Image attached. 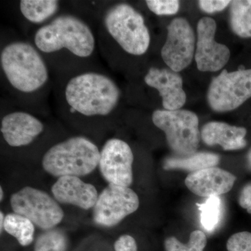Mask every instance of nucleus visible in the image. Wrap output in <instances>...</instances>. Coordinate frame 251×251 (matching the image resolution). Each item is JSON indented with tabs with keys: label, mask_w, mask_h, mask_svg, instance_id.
<instances>
[{
	"label": "nucleus",
	"mask_w": 251,
	"mask_h": 251,
	"mask_svg": "<svg viewBox=\"0 0 251 251\" xmlns=\"http://www.w3.org/2000/svg\"><path fill=\"white\" fill-rule=\"evenodd\" d=\"M133 151L126 142L110 138L100 150L99 169L109 184L129 187L133 182Z\"/></svg>",
	"instance_id": "f8f14e48"
},
{
	"label": "nucleus",
	"mask_w": 251,
	"mask_h": 251,
	"mask_svg": "<svg viewBox=\"0 0 251 251\" xmlns=\"http://www.w3.org/2000/svg\"><path fill=\"white\" fill-rule=\"evenodd\" d=\"M155 126L166 134L170 148L177 156L197 152L201 133L199 120L194 112L186 110H156L151 114Z\"/></svg>",
	"instance_id": "423d86ee"
},
{
	"label": "nucleus",
	"mask_w": 251,
	"mask_h": 251,
	"mask_svg": "<svg viewBox=\"0 0 251 251\" xmlns=\"http://www.w3.org/2000/svg\"><path fill=\"white\" fill-rule=\"evenodd\" d=\"M228 251H251V233L238 232L231 236L227 242Z\"/></svg>",
	"instance_id": "bb28decb"
},
{
	"label": "nucleus",
	"mask_w": 251,
	"mask_h": 251,
	"mask_svg": "<svg viewBox=\"0 0 251 251\" xmlns=\"http://www.w3.org/2000/svg\"><path fill=\"white\" fill-rule=\"evenodd\" d=\"M99 52L112 69L121 65L122 56L140 57L151 44L150 29L141 13L126 2L109 3L99 21Z\"/></svg>",
	"instance_id": "20e7f679"
},
{
	"label": "nucleus",
	"mask_w": 251,
	"mask_h": 251,
	"mask_svg": "<svg viewBox=\"0 0 251 251\" xmlns=\"http://www.w3.org/2000/svg\"><path fill=\"white\" fill-rule=\"evenodd\" d=\"M216 23L213 18H201L198 23V41L195 59L198 70L214 72L228 62L230 51L227 46L215 41Z\"/></svg>",
	"instance_id": "ddd939ff"
},
{
	"label": "nucleus",
	"mask_w": 251,
	"mask_h": 251,
	"mask_svg": "<svg viewBox=\"0 0 251 251\" xmlns=\"http://www.w3.org/2000/svg\"><path fill=\"white\" fill-rule=\"evenodd\" d=\"M168 34L161 55L171 70L181 72L192 62L196 49V35L185 18H175L167 28Z\"/></svg>",
	"instance_id": "9b49d317"
},
{
	"label": "nucleus",
	"mask_w": 251,
	"mask_h": 251,
	"mask_svg": "<svg viewBox=\"0 0 251 251\" xmlns=\"http://www.w3.org/2000/svg\"><path fill=\"white\" fill-rule=\"evenodd\" d=\"M247 130L244 127L231 126L224 122H211L201 130V138L209 146L219 145L225 150H237L245 148Z\"/></svg>",
	"instance_id": "f3484780"
},
{
	"label": "nucleus",
	"mask_w": 251,
	"mask_h": 251,
	"mask_svg": "<svg viewBox=\"0 0 251 251\" xmlns=\"http://www.w3.org/2000/svg\"><path fill=\"white\" fill-rule=\"evenodd\" d=\"M100 150L87 137L75 135L58 142L46 150L42 157L44 171L57 177L82 176L99 166Z\"/></svg>",
	"instance_id": "39448f33"
},
{
	"label": "nucleus",
	"mask_w": 251,
	"mask_h": 251,
	"mask_svg": "<svg viewBox=\"0 0 251 251\" xmlns=\"http://www.w3.org/2000/svg\"><path fill=\"white\" fill-rule=\"evenodd\" d=\"M110 2V1H74V3H72V1L71 4L75 10L74 12L80 15L82 17H83L84 15L92 16L99 23L104 10Z\"/></svg>",
	"instance_id": "393cba45"
},
{
	"label": "nucleus",
	"mask_w": 251,
	"mask_h": 251,
	"mask_svg": "<svg viewBox=\"0 0 251 251\" xmlns=\"http://www.w3.org/2000/svg\"><path fill=\"white\" fill-rule=\"evenodd\" d=\"M248 159V164H249V167L251 169V150H249V153H248L247 156Z\"/></svg>",
	"instance_id": "2f4dec72"
},
{
	"label": "nucleus",
	"mask_w": 251,
	"mask_h": 251,
	"mask_svg": "<svg viewBox=\"0 0 251 251\" xmlns=\"http://www.w3.org/2000/svg\"><path fill=\"white\" fill-rule=\"evenodd\" d=\"M62 4L58 0H21L18 9L21 19L34 30L60 14Z\"/></svg>",
	"instance_id": "a211bd4d"
},
{
	"label": "nucleus",
	"mask_w": 251,
	"mask_h": 251,
	"mask_svg": "<svg viewBox=\"0 0 251 251\" xmlns=\"http://www.w3.org/2000/svg\"><path fill=\"white\" fill-rule=\"evenodd\" d=\"M67 246L65 234L59 229H51L39 236L34 251H65Z\"/></svg>",
	"instance_id": "5701e85b"
},
{
	"label": "nucleus",
	"mask_w": 251,
	"mask_h": 251,
	"mask_svg": "<svg viewBox=\"0 0 251 251\" xmlns=\"http://www.w3.org/2000/svg\"><path fill=\"white\" fill-rule=\"evenodd\" d=\"M4 214L1 211V213H0V229H1V232H2V229H4Z\"/></svg>",
	"instance_id": "7c9ffc66"
},
{
	"label": "nucleus",
	"mask_w": 251,
	"mask_h": 251,
	"mask_svg": "<svg viewBox=\"0 0 251 251\" xmlns=\"http://www.w3.org/2000/svg\"><path fill=\"white\" fill-rule=\"evenodd\" d=\"M139 198L128 187L109 184L94 206L93 219L103 227L116 226L139 207Z\"/></svg>",
	"instance_id": "9d476101"
},
{
	"label": "nucleus",
	"mask_w": 251,
	"mask_h": 251,
	"mask_svg": "<svg viewBox=\"0 0 251 251\" xmlns=\"http://www.w3.org/2000/svg\"><path fill=\"white\" fill-rule=\"evenodd\" d=\"M1 85L6 100L31 111L46 110L54 80L49 64L29 39L19 36L1 39Z\"/></svg>",
	"instance_id": "f03ea898"
},
{
	"label": "nucleus",
	"mask_w": 251,
	"mask_h": 251,
	"mask_svg": "<svg viewBox=\"0 0 251 251\" xmlns=\"http://www.w3.org/2000/svg\"><path fill=\"white\" fill-rule=\"evenodd\" d=\"M232 1L227 0H201L198 2L200 8L204 12L207 14H213V13L219 12L224 11Z\"/></svg>",
	"instance_id": "cd10ccee"
},
{
	"label": "nucleus",
	"mask_w": 251,
	"mask_h": 251,
	"mask_svg": "<svg viewBox=\"0 0 251 251\" xmlns=\"http://www.w3.org/2000/svg\"><path fill=\"white\" fill-rule=\"evenodd\" d=\"M28 39L42 54L54 76L99 67L97 34L76 13L62 11L32 31Z\"/></svg>",
	"instance_id": "f257e3e1"
},
{
	"label": "nucleus",
	"mask_w": 251,
	"mask_h": 251,
	"mask_svg": "<svg viewBox=\"0 0 251 251\" xmlns=\"http://www.w3.org/2000/svg\"><path fill=\"white\" fill-rule=\"evenodd\" d=\"M0 130L4 143L11 148L29 146L44 133L46 125L35 112L20 108L4 99L1 103Z\"/></svg>",
	"instance_id": "0eeeda50"
},
{
	"label": "nucleus",
	"mask_w": 251,
	"mask_h": 251,
	"mask_svg": "<svg viewBox=\"0 0 251 251\" xmlns=\"http://www.w3.org/2000/svg\"><path fill=\"white\" fill-rule=\"evenodd\" d=\"M4 229L23 247L29 245L34 240V224L27 218L16 213L5 216Z\"/></svg>",
	"instance_id": "412c9836"
},
{
	"label": "nucleus",
	"mask_w": 251,
	"mask_h": 251,
	"mask_svg": "<svg viewBox=\"0 0 251 251\" xmlns=\"http://www.w3.org/2000/svg\"><path fill=\"white\" fill-rule=\"evenodd\" d=\"M0 196H1L0 197V201H1L3 200V196H4V192H3L2 188L1 187L0 188Z\"/></svg>",
	"instance_id": "473e14b6"
},
{
	"label": "nucleus",
	"mask_w": 251,
	"mask_h": 251,
	"mask_svg": "<svg viewBox=\"0 0 251 251\" xmlns=\"http://www.w3.org/2000/svg\"><path fill=\"white\" fill-rule=\"evenodd\" d=\"M142 83L158 92L165 110H180L186 103L182 77L169 68H148L142 77Z\"/></svg>",
	"instance_id": "4468645a"
},
{
	"label": "nucleus",
	"mask_w": 251,
	"mask_h": 251,
	"mask_svg": "<svg viewBox=\"0 0 251 251\" xmlns=\"http://www.w3.org/2000/svg\"><path fill=\"white\" fill-rule=\"evenodd\" d=\"M56 110L69 121L110 122L120 110L122 92L100 68L54 76Z\"/></svg>",
	"instance_id": "7ed1b4c3"
},
{
	"label": "nucleus",
	"mask_w": 251,
	"mask_h": 251,
	"mask_svg": "<svg viewBox=\"0 0 251 251\" xmlns=\"http://www.w3.org/2000/svg\"><path fill=\"white\" fill-rule=\"evenodd\" d=\"M201 211V224L206 230H214L219 224L221 215V201L219 196L208 198L203 204H198Z\"/></svg>",
	"instance_id": "4be33fe9"
},
{
	"label": "nucleus",
	"mask_w": 251,
	"mask_h": 251,
	"mask_svg": "<svg viewBox=\"0 0 251 251\" xmlns=\"http://www.w3.org/2000/svg\"><path fill=\"white\" fill-rule=\"evenodd\" d=\"M251 98V69L224 70L209 85L208 102L212 110L219 112L235 110Z\"/></svg>",
	"instance_id": "1a4fd4ad"
},
{
	"label": "nucleus",
	"mask_w": 251,
	"mask_h": 251,
	"mask_svg": "<svg viewBox=\"0 0 251 251\" xmlns=\"http://www.w3.org/2000/svg\"><path fill=\"white\" fill-rule=\"evenodd\" d=\"M206 245L205 234L201 230L193 231L186 244L180 242L176 238L171 237L165 241L166 251H203Z\"/></svg>",
	"instance_id": "b1692460"
},
{
	"label": "nucleus",
	"mask_w": 251,
	"mask_h": 251,
	"mask_svg": "<svg viewBox=\"0 0 251 251\" xmlns=\"http://www.w3.org/2000/svg\"><path fill=\"white\" fill-rule=\"evenodd\" d=\"M145 4L149 10L157 16L174 15L179 9V1L176 0H148Z\"/></svg>",
	"instance_id": "a878e982"
},
{
	"label": "nucleus",
	"mask_w": 251,
	"mask_h": 251,
	"mask_svg": "<svg viewBox=\"0 0 251 251\" xmlns=\"http://www.w3.org/2000/svg\"><path fill=\"white\" fill-rule=\"evenodd\" d=\"M229 23L234 34L251 37V0H236L230 3Z\"/></svg>",
	"instance_id": "aec40b11"
},
{
	"label": "nucleus",
	"mask_w": 251,
	"mask_h": 251,
	"mask_svg": "<svg viewBox=\"0 0 251 251\" xmlns=\"http://www.w3.org/2000/svg\"><path fill=\"white\" fill-rule=\"evenodd\" d=\"M115 251H138L136 242L131 236L122 235L115 242Z\"/></svg>",
	"instance_id": "c85d7f7f"
},
{
	"label": "nucleus",
	"mask_w": 251,
	"mask_h": 251,
	"mask_svg": "<svg viewBox=\"0 0 251 251\" xmlns=\"http://www.w3.org/2000/svg\"><path fill=\"white\" fill-rule=\"evenodd\" d=\"M52 193L57 202L78 206L86 210L94 207L99 198L93 185L84 182L74 176L59 177L52 186Z\"/></svg>",
	"instance_id": "dca6fc26"
},
{
	"label": "nucleus",
	"mask_w": 251,
	"mask_h": 251,
	"mask_svg": "<svg viewBox=\"0 0 251 251\" xmlns=\"http://www.w3.org/2000/svg\"><path fill=\"white\" fill-rule=\"evenodd\" d=\"M220 157L216 153L196 152L188 156L170 157L165 161L163 168L167 171L181 169L192 173L215 167Z\"/></svg>",
	"instance_id": "6ab92c4d"
},
{
	"label": "nucleus",
	"mask_w": 251,
	"mask_h": 251,
	"mask_svg": "<svg viewBox=\"0 0 251 251\" xmlns=\"http://www.w3.org/2000/svg\"><path fill=\"white\" fill-rule=\"evenodd\" d=\"M239 202L242 208L247 209L248 212L251 214V183L246 185L243 188Z\"/></svg>",
	"instance_id": "c756f323"
},
{
	"label": "nucleus",
	"mask_w": 251,
	"mask_h": 251,
	"mask_svg": "<svg viewBox=\"0 0 251 251\" xmlns=\"http://www.w3.org/2000/svg\"><path fill=\"white\" fill-rule=\"evenodd\" d=\"M10 202L14 213L46 230L53 229L64 218V211L57 201L36 188H22L11 196Z\"/></svg>",
	"instance_id": "6e6552de"
},
{
	"label": "nucleus",
	"mask_w": 251,
	"mask_h": 251,
	"mask_svg": "<svg viewBox=\"0 0 251 251\" xmlns=\"http://www.w3.org/2000/svg\"><path fill=\"white\" fill-rule=\"evenodd\" d=\"M237 177L229 172L212 167L191 173L185 184L194 194L201 197H218L229 192Z\"/></svg>",
	"instance_id": "2eb2a0df"
}]
</instances>
